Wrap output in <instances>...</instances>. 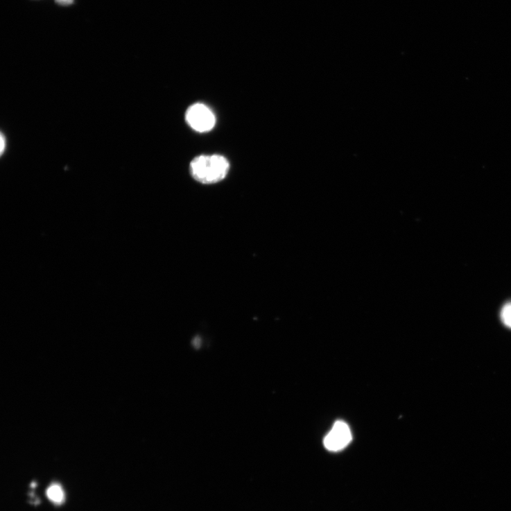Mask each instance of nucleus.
Instances as JSON below:
<instances>
[{"label": "nucleus", "mask_w": 511, "mask_h": 511, "mask_svg": "<svg viewBox=\"0 0 511 511\" xmlns=\"http://www.w3.org/2000/svg\"><path fill=\"white\" fill-rule=\"evenodd\" d=\"M7 147V139L6 136L3 135V134L1 135V144H0V148H1V155H3L6 150Z\"/></svg>", "instance_id": "423d86ee"}, {"label": "nucleus", "mask_w": 511, "mask_h": 511, "mask_svg": "<svg viewBox=\"0 0 511 511\" xmlns=\"http://www.w3.org/2000/svg\"><path fill=\"white\" fill-rule=\"evenodd\" d=\"M49 499L55 503H62L64 500V493L58 485H52L46 492Z\"/></svg>", "instance_id": "20e7f679"}, {"label": "nucleus", "mask_w": 511, "mask_h": 511, "mask_svg": "<svg viewBox=\"0 0 511 511\" xmlns=\"http://www.w3.org/2000/svg\"><path fill=\"white\" fill-rule=\"evenodd\" d=\"M352 440V435L349 427L345 422L339 420L325 436L324 445L331 452H338L347 447Z\"/></svg>", "instance_id": "7ed1b4c3"}, {"label": "nucleus", "mask_w": 511, "mask_h": 511, "mask_svg": "<svg viewBox=\"0 0 511 511\" xmlns=\"http://www.w3.org/2000/svg\"><path fill=\"white\" fill-rule=\"evenodd\" d=\"M186 119L189 125L198 132L212 130L216 123L213 111L202 103L191 106L186 113Z\"/></svg>", "instance_id": "f03ea898"}, {"label": "nucleus", "mask_w": 511, "mask_h": 511, "mask_svg": "<svg viewBox=\"0 0 511 511\" xmlns=\"http://www.w3.org/2000/svg\"><path fill=\"white\" fill-rule=\"evenodd\" d=\"M501 317L503 322L511 328V303L506 304L502 309Z\"/></svg>", "instance_id": "39448f33"}, {"label": "nucleus", "mask_w": 511, "mask_h": 511, "mask_svg": "<svg viewBox=\"0 0 511 511\" xmlns=\"http://www.w3.org/2000/svg\"><path fill=\"white\" fill-rule=\"evenodd\" d=\"M57 4L63 6H68L73 3V0H55Z\"/></svg>", "instance_id": "0eeeda50"}, {"label": "nucleus", "mask_w": 511, "mask_h": 511, "mask_svg": "<svg viewBox=\"0 0 511 511\" xmlns=\"http://www.w3.org/2000/svg\"><path fill=\"white\" fill-rule=\"evenodd\" d=\"M229 169L227 159L218 155L198 157L190 165V172L193 177L203 184H214L221 182L227 176Z\"/></svg>", "instance_id": "f257e3e1"}]
</instances>
